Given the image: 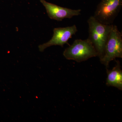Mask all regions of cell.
I'll return each instance as SVG.
<instances>
[{"mask_svg": "<svg viewBox=\"0 0 122 122\" xmlns=\"http://www.w3.org/2000/svg\"><path fill=\"white\" fill-rule=\"evenodd\" d=\"M89 25L88 38L93 45L100 59L104 54L105 45L113 27L112 25H106L96 20L93 16L87 20Z\"/></svg>", "mask_w": 122, "mask_h": 122, "instance_id": "cell-1", "label": "cell"}, {"mask_svg": "<svg viewBox=\"0 0 122 122\" xmlns=\"http://www.w3.org/2000/svg\"><path fill=\"white\" fill-rule=\"evenodd\" d=\"M63 55L66 59L81 62L98 56V54L93 45L87 38L75 40L72 45L65 49Z\"/></svg>", "mask_w": 122, "mask_h": 122, "instance_id": "cell-2", "label": "cell"}, {"mask_svg": "<svg viewBox=\"0 0 122 122\" xmlns=\"http://www.w3.org/2000/svg\"><path fill=\"white\" fill-rule=\"evenodd\" d=\"M117 58H122V34L117 26L113 25L105 45L104 54L100 61L108 69L110 62Z\"/></svg>", "mask_w": 122, "mask_h": 122, "instance_id": "cell-3", "label": "cell"}, {"mask_svg": "<svg viewBox=\"0 0 122 122\" xmlns=\"http://www.w3.org/2000/svg\"><path fill=\"white\" fill-rule=\"evenodd\" d=\"M122 7V0H101L93 16L103 24L112 25Z\"/></svg>", "mask_w": 122, "mask_h": 122, "instance_id": "cell-4", "label": "cell"}, {"mask_svg": "<svg viewBox=\"0 0 122 122\" xmlns=\"http://www.w3.org/2000/svg\"><path fill=\"white\" fill-rule=\"evenodd\" d=\"M78 31L75 25L63 28H55L53 35L49 41L38 46L39 51L43 52L46 48L53 46H59L63 47L66 44L69 45L68 41Z\"/></svg>", "mask_w": 122, "mask_h": 122, "instance_id": "cell-5", "label": "cell"}, {"mask_svg": "<svg viewBox=\"0 0 122 122\" xmlns=\"http://www.w3.org/2000/svg\"><path fill=\"white\" fill-rule=\"evenodd\" d=\"M40 0L45 8L48 16L52 20L61 21L65 18L70 19L74 16L81 14V9L73 10L63 8L47 2L45 0Z\"/></svg>", "mask_w": 122, "mask_h": 122, "instance_id": "cell-6", "label": "cell"}, {"mask_svg": "<svg viewBox=\"0 0 122 122\" xmlns=\"http://www.w3.org/2000/svg\"><path fill=\"white\" fill-rule=\"evenodd\" d=\"M116 64L112 69H107V73L106 84L107 86H111L122 90V70L120 61L115 60Z\"/></svg>", "mask_w": 122, "mask_h": 122, "instance_id": "cell-7", "label": "cell"}]
</instances>
